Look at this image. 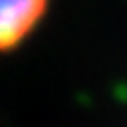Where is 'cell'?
I'll use <instances>...</instances> for the list:
<instances>
[{
	"label": "cell",
	"instance_id": "1",
	"mask_svg": "<svg viewBox=\"0 0 127 127\" xmlns=\"http://www.w3.org/2000/svg\"><path fill=\"white\" fill-rule=\"evenodd\" d=\"M46 5L34 0L0 2V48H10L34 27Z\"/></svg>",
	"mask_w": 127,
	"mask_h": 127
}]
</instances>
